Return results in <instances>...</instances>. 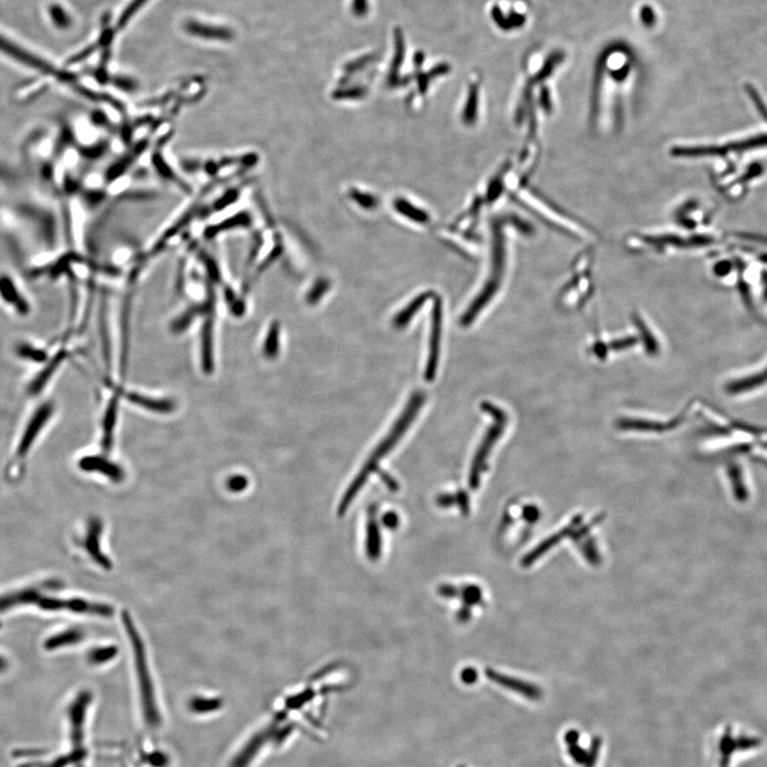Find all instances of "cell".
I'll return each mask as SVG.
<instances>
[{
	"instance_id": "obj_1",
	"label": "cell",
	"mask_w": 767,
	"mask_h": 767,
	"mask_svg": "<svg viewBox=\"0 0 767 767\" xmlns=\"http://www.w3.org/2000/svg\"><path fill=\"white\" fill-rule=\"evenodd\" d=\"M424 401H425V395L422 391H414L412 393L410 402L408 403L406 408L403 410L400 418L397 420L396 423L391 428V431L387 434L386 437L384 438L383 441L377 445V449L370 455L369 459L366 461V464L364 465L360 472L358 473L355 480L352 482L350 487L344 494V498L340 501L339 507H338L339 516L344 515L346 509H348V506L351 505L352 501L355 499L358 492L364 487V485L366 484L369 476L379 469V463L381 459L390 452L391 450L403 437V435L406 433L410 424L414 422L417 414L420 412V408H422Z\"/></svg>"
},
{
	"instance_id": "obj_2",
	"label": "cell",
	"mask_w": 767,
	"mask_h": 767,
	"mask_svg": "<svg viewBox=\"0 0 767 767\" xmlns=\"http://www.w3.org/2000/svg\"><path fill=\"white\" fill-rule=\"evenodd\" d=\"M123 622L125 627L126 632L130 638L132 642V649H134V661H136V669L138 671V678H139L140 690H141L142 702H143L144 712H145L146 717L149 722L155 724L156 720L158 719V711L157 706L155 704V696H154L153 684H151V675H149V667H147V662H146L145 649H144L143 642H142L141 638H140L139 632L134 627V622H132V617L129 613L124 612L123 614Z\"/></svg>"
},
{
	"instance_id": "obj_3",
	"label": "cell",
	"mask_w": 767,
	"mask_h": 767,
	"mask_svg": "<svg viewBox=\"0 0 767 767\" xmlns=\"http://www.w3.org/2000/svg\"><path fill=\"white\" fill-rule=\"evenodd\" d=\"M443 302L437 295H434L433 311H432L431 335H430V352L426 363L424 379L426 381H433L437 372L438 361H439V350H441V328H443Z\"/></svg>"
},
{
	"instance_id": "obj_4",
	"label": "cell",
	"mask_w": 767,
	"mask_h": 767,
	"mask_svg": "<svg viewBox=\"0 0 767 767\" xmlns=\"http://www.w3.org/2000/svg\"><path fill=\"white\" fill-rule=\"evenodd\" d=\"M52 405L50 403L44 404L39 408L36 414L33 417L24 436L21 438V445H19V450H17V455L19 457H24L28 453V450L32 445L33 441H36L38 437L39 433L42 430L43 426L50 419V414H52Z\"/></svg>"
},
{
	"instance_id": "obj_5",
	"label": "cell",
	"mask_w": 767,
	"mask_h": 767,
	"mask_svg": "<svg viewBox=\"0 0 767 767\" xmlns=\"http://www.w3.org/2000/svg\"><path fill=\"white\" fill-rule=\"evenodd\" d=\"M101 531H103V525H101V521L97 518L91 519L89 523V529H87V537H85V548L87 549L90 556H92L93 560H95L98 565L106 568V569H110V568H112V563L101 552V546H99Z\"/></svg>"
},
{
	"instance_id": "obj_6",
	"label": "cell",
	"mask_w": 767,
	"mask_h": 767,
	"mask_svg": "<svg viewBox=\"0 0 767 767\" xmlns=\"http://www.w3.org/2000/svg\"><path fill=\"white\" fill-rule=\"evenodd\" d=\"M487 675L488 678L492 679V681L498 683V684L502 685V686L506 687V689H509V690L514 691V692L518 693V694L523 695V696L527 697V698L536 700V699H538L539 697L541 696V693L538 687L533 684H529V683L525 682V681L511 678V677H507V675H500V673L492 671H488Z\"/></svg>"
},
{
	"instance_id": "obj_7",
	"label": "cell",
	"mask_w": 767,
	"mask_h": 767,
	"mask_svg": "<svg viewBox=\"0 0 767 767\" xmlns=\"http://www.w3.org/2000/svg\"><path fill=\"white\" fill-rule=\"evenodd\" d=\"M81 467L85 471H96L108 476L114 482H122L124 480V472L120 467L114 463L98 456H89L81 459Z\"/></svg>"
},
{
	"instance_id": "obj_8",
	"label": "cell",
	"mask_w": 767,
	"mask_h": 767,
	"mask_svg": "<svg viewBox=\"0 0 767 767\" xmlns=\"http://www.w3.org/2000/svg\"><path fill=\"white\" fill-rule=\"evenodd\" d=\"M212 313L206 315L205 322L202 330V361L204 371L210 373L213 370L212 358V340H213V320Z\"/></svg>"
},
{
	"instance_id": "obj_9",
	"label": "cell",
	"mask_w": 767,
	"mask_h": 767,
	"mask_svg": "<svg viewBox=\"0 0 767 767\" xmlns=\"http://www.w3.org/2000/svg\"><path fill=\"white\" fill-rule=\"evenodd\" d=\"M367 554L372 560L381 556V536L377 523V509L371 506L369 509V521L367 529Z\"/></svg>"
},
{
	"instance_id": "obj_10",
	"label": "cell",
	"mask_w": 767,
	"mask_h": 767,
	"mask_svg": "<svg viewBox=\"0 0 767 767\" xmlns=\"http://www.w3.org/2000/svg\"><path fill=\"white\" fill-rule=\"evenodd\" d=\"M186 28L187 31H189L191 34L200 36V38L213 39V40H229L233 36V33L229 29L200 24L196 21H190L187 24Z\"/></svg>"
},
{
	"instance_id": "obj_11",
	"label": "cell",
	"mask_w": 767,
	"mask_h": 767,
	"mask_svg": "<svg viewBox=\"0 0 767 767\" xmlns=\"http://www.w3.org/2000/svg\"><path fill=\"white\" fill-rule=\"evenodd\" d=\"M433 297V292H426V293H422L419 297H417L410 305L405 307L402 311H400V313L395 317V319L392 320L393 327H396L398 330L404 328V327L408 324V322L412 320L414 313L421 308L422 305H423L430 297Z\"/></svg>"
},
{
	"instance_id": "obj_12",
	"label": "cell",
	"mask_w": 767,
	"mask_h": 767,
	"mask_svg": "<svg viewBox=\"0 0 767 767\" xmlns=\"http://www.w3.org/2000/svg\"><path fill=\"white\" fill-rule=\"evenodd\" d=\"M127 399L130 402L139 405L141 408L156 412H161V414L173 412L175 408V404L172 401L147 398V397L140 396L137 393H129V395H127Z\"/></svg>"
},
{
	"instance_id": "obj_13",
	"label": "cell",
	"mask_w": 767,
	"mask_h": 767,
	"mask_svg": "<svg viewBox=\"0 0 767 767\" xmlns=\"http://www.w3.org/2000/svg\"><path fill=\"white\" fill-rule=\"evenodd\" d=\"M116 408H118V396L111 399L107 408L104 420V443L105 449H110L112 445V436H114V426L116 421Z\"/></svg>"
},
{
	"instance_id": "obj_14",
	"label": "cell",
	"mask_w": 767,
	"mask_h": 767,
	"mask_svg": "<svg viewBox=\"0 0 767 767\" xmlns=\"http://www.w3.org/2000/svg\"><path fill=\"white\" fill-rule=\"evenodd\" d=\"M83 635L85 634L81 630L72 629V630L65 631L63 633L58 634V635L50 638L48 642H45V647H46V649L52 650L63 647V646L73 645L76 642H81Z\"/></svg>"
},
{
	"instance_id": "obj_15",
	"label": "cell",
	"mask_w": 767,
	"mask_h": 767,
	"mask_svg": "<svg viewBox=\"0 0 767 767\" xmlns=\"http://www.w3.org/2000/svg\"><path fill=\"white\" fill-rule=\"evenodd\" d=\"M0 293L8 303L14 304L19 313H25L28 311V305L25 303L24 300L19 297V292L15 290L11 280H8V278L0 280Z\"/></svg>"
},
{
	"instance_id": "obj_16",
	"label": "cell",
	"mask_w": 767,
	"mask_h": 767,
	"mask_svg": "<svg viewBox=\"0 0 767 767\" xmlns=\"http://www.w3.org/2000/svg\"><path fill=\"white\" fill-rule=\"evenodd\" d=\"M280 324L273 322L269 330L268 336L264 346V355L269 359H274L277 356L280 350Z\"/></svg>"
},
{
	"instance_id": "obj_17",
	"label": "cell",
	"mask_w": 767,
	"mask_h": 767,
	"mask_svg": "<svg viewBox=\"0 0 767 767\" xmlns=\"http://www.w3.org/2000/svg\"><path fill=\"white\" fill-rule=\"evenodd\" d=\"M118 650L116 646H109V647L98 648V649L93 650L90 653L89 659L91 663L93 664H103L110 660L114 659Z\"/></svg>"
},
{
	"instance_id": "obj_18",
	"label": "cell",
	"mask_w": 767,
	"mask_h": 767,
	"mask_svg": "<svg viewBox=\"0 0 767 767\" xmlns=\"http://www.w3.org/2000/svg\"><path fill=\"white\" fill-rule=\"evenodd\" d=\"M145 1H147V0H134V1L130 3L129 7L123 12L120 21H118V27L123 28V27L125 26V25L127 24V21L132 19V15L137 12L138 10L144 5Z\"/></svg>"
},
{
	"instance_id": "obj_19",
	"label": "cell",
	"mask_w": 767,
	"mask_h": 767,
	"mask_svg": "<svg viewBox=\"0 0 767 767\" xmlns=\"http://www.w3.org/2000/svg\"><path fill=\"white\" fill-rule=\"evenodd\" d=\"M247 485H249V480L244 476H239V474L231 476L227 483V488L233 492H243L247 487Z\"/></svg>"
},
{
	"instance_id": "obj_20",
	"label": "cell",
	"mask_w": 767,
	"mask_h": 767,
	"mask_svg": "<svg viewBox=\"0 0 767 767\" xmlns=\"http://www.w3.org/2000/svg\"><path fill=\"white\" fill-rule=\"evenodd\" d=\"M327 289H328V283L325 280H321L320 283L317 284L315 287L313 288L308 297H307V301L311 304L318 303L319 300L324 295Z\"/></svg>"
},
{
	"instance_id": "obj_21",
	"label": "cell",
	"mask_w": 767,
	"mask_h": 767,
	"mask_svg": "<svg viewBox=\"0 0 767 767\" xmlns=\"http://www.w3.org/2000/svg\"><path fill=\"white\" fill-rule=\"evenodd\" d=\"M19 354L23 357L29 358V359L36 360V361H42L46 358V355L43 353L40 350L30 348V346H23L19 348Z\"/></svg>"
},
{
	"instance_id": "obj_22",
	"label": "cell",
	"mask_w": 767,
	"mask_h": 767,
	"mask_svg": "<svg viewBox=\"0 0 767 767\" xmlns=\"http://www.w3.org/2000/svg\"><path fill=\"white\" fill-rule=\"evenodd\" d=\"M480 598L481 593L478 587L470 586V587H467L464 591V599L468 605L478 602V601L480 600Z\"/></svg>"
},
{
	"instance_id": "obj_23",
	"label": "cell",
	"mask_w": 767,
	"mask_h": 767,
	"mask_svg": "<svg viewBox=\"0 0 767 767\" xmlns=\"http://www.w3.org/2000/svg\"><path fill=\"white\" fill-rule=\"evenodd\" d=\"M377 472L379 473V476H381V481L386 484L387 487H388L391 492H397V490H399L398 483H397L395 479L391 478L388 473L384 472V471H381L379 469H377Z\"/></svg>"
},
{
	"instance_id": "obj_24",
	"label": "cell",
	"mask_w": 767,
	"mask_h": 767,
	"mask_svg": "<svg viewBox=\"0 0 767 767\" xmlns=\"http://www.w3.org/2000/svg\"><path fill=\"white\" fill-rule=\"evenodd\" d=\"M455 498H456V504H459L463 513L467 515V514L469 513V499L466 492H457V494H455Z\"/></svg>"
},
{
	"instance_id": "obj_25",
	"label": "cell",
	"mask_w": 767,
	"mask_h": 767,
	"mask_svg": "<svg viewBox=\"0 0 767 767\" xmlns=\"http://www.w3.org/2000/svg\"><path fill=\"white\" fill-rule=\"evenodd\" d=\"M220 702L218 700H204V699H196L193 702V706L198 710H207V708H213L219 706Z\"/></svg>"
},
{
	"instance_id": "obj_26",
	"label": "cell",
	"mask_w": 767,
	"mask_h": 767,
	"mask_svg": "<svg viewBox=\"0 0 767 767\" xmlns=\"http://www.w3.org/2000/svg\"><path fill=\"white\" fill-rule=\"evenodd\" d=\"M384 523L390 529H395L398 525L399 518L395 513H388L384 517Z\"/></svg>"
},
{
	"instance_id": "obj_27",
	"label": "cell",
	"mask_w": 767,
	"mask_h": 767,
	"mask_svg": "<svg viewBox=\"0 0 767 767\" xmlns=\"http://www.w3.org/2000/svg\"><path fill=\"white\" fill-rule=\"evenodd\" d=\"M439 593L445 598H452L455 597V596L459 593V591H457V589L453 587V586L443 585L439 587Z\"/></svg>"
},
{
	"instance_id": "obj_28",
	"label": "cell",
	"mask_w": 767,
	"mask_h": 767,
	"mask_svg": "<svg viewBox=\"0 0 767 767\" xmlns=\"http://www.w3.org/2000/svg\"><path fill=\"white\" fill-rule=\"evenodd\" d=\"M463 678H464V680L467 681V682H468V681L469 682H472L473 679L476 678V673L469 669V671H465L464 675H463Z\"/></svg>"
},
{
	"instance_id": "obj_29",
	"label": "cell",
	"mask_w": 767,
	"mask_h": 767,
	"mask_svg": "<svg viewBox=\"0 0 767 767\" xmlns=\"http://www.w3.org/2000/svg\"><path fill=\"white\" fill-rule=\"evenodd\" d=\"M6 667H7V664H6L5 660L0 658V671H3Z\"/></svg>"
}]
</instances>
